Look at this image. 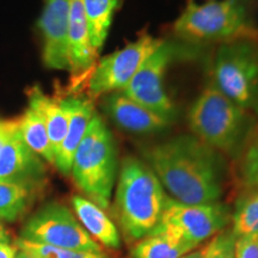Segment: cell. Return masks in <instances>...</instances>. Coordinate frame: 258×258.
<instances>
[{
    "mask_svg": "<svg viewBox=\"0 0 258 258\" xmlns=\"http://www.w3.org/2000/svg\"><path fill=\"white\" fill-rule=\"evenodd\" d=\"M46 165L22 138L18 124L0 150V179L42 185Z\"/></svg>",
    "mask_w": 258,
    "mask_h": 258,
    "instance_id": "12",
    "label": "cell"
},
{
    "mask_svg": "<svg viewBox=\"0 0 258 258\" xmlns=\"http://www.w3.org/2000/svg\"><path fill=\"white\" fill-rule=\"evenodd\" d=\"M122 0H82L86 22L89 25L90 38L97 54L104 46L115 12Z\"/></svg>",
    "mask_w": 258,
    "mask_h": 258,
    "instance_id": "19",
    "label": "cell"
},
{
    "mask_svg": "<svg viewBox=\"0 0 258 258\" xmlns=\"http://www.w3.org/2000/svg\"><path fill=\"white\" fill-rule=\"evenodd\" d=\"M60 101L67 114V129L54 165L62 175L70 176L74 153L97 112L93 103L86 97L70 96Z\"/></svg>",
    "mask_w": 258,
    "mask_h": 258,
    "instance_id": "14",
    "label": "cell"
},
{
    "mask_svg": "<svg viewBox=\"0 0 258 258\" xmlns=\"http://www.w3.org/2000/svg\"><path fill=\"white\" fill-rule=\"evenodd\" d=\"M231 221V230L237 238L258 235V191L251 190L238 200Z\"/></svg>",
    "mask_w": 258,
    "mask_h": 258,
    "instance_id": "22",
    "label": "cell"
},
{
    "mask_svg": "<svg viewBox=\"0 0 258 258\" xmlns=\"http://www.w3.org/2000/svg\"><path fill=\"white\" fill-rule=\"evenodd\" d=\"M18 120L12 121V120H2L0 118V150H2L4 144L8 140L9 135L11 134V132L17 127Z\"/></svg>",
    "mask_w": 258,
    "mask_h": 258,
    "instance_id": "27",
    "label": "cell"
},
{
    "mask_svg": "<svg viewBox=\"0 0 258 258\" xmlns=\"http://www.w3.org/2000/svg\"><path fill=\"white\" fill-rule=\"evenodd\" d=\"M21 239L64 250L103 252L66 206L48 202L31 215L21 231Z\"/></svg>",
    "mask_w": 258,
    "mask_h": 258,
    "instance_id": "8",
    "label": "cell"
},
{
    "mask_svg": "<svg viewBox=\"0 0 258 258\" xmlns=\"http://www.w3.org/2000/svg\"><path fill=\"white\" fill-rule=\"evenodd\" d=\"M254 117L209 84L194 101L188 122L192 135L213 150L238 157L251 139Z\"/></svg>",
    "mask_w": 258,
    "mask_h": 258,
    "instance_id": "4",
    "label": "cell"
},
{
    "mask_svg": "<svg viewBox=\"0 0 258 258\" xmlns=\"http://www.w3.org/2000/svg\"><path fill=\"white\" fill-rule=\"evenodd\" d=\"M201 256H202L201 250H198V251H191V252L186 253L185 256H183L180 258H201Z\"/></svg>",
    "mask_w": 258,
    "mask_h": 258,
    "instance_id": "30",
    "label": "cell"
},
{
    "mask_svg": "<svg viewBox=\"0 0 258 258\" xmlns=\"http://www.w3.org/2000/svg\"><path fill=\"white\" fill-rule=\"evenodd\" d=\"M167 195L143 160L124 158L118 172L115 208L125 241L137 243L159 224Z\"/></svg>",
    "mask_w": 258,
    "mask_h": 258,
    "instance_id": "2",
    "label": "cell"
},
{
    "mask_svg": "<svg viewBox=\"0 0 258 258\" xmlns=\"http://www.w3.org/2000/svg\"><path fill=\"white\" fill-rule=\"evenodd\" d=\"M144 161L176 201L218 202L224 192L226 165L221 153L195 135L183 134L141 151Z\"/></svg>",
    "mask_w": 258,
    "mask_h": 258,
    "instance_id": "1",
    "label": "cell"
},
{
    "mask_svg": "<svg viewBox=\"0 0 258 258\" xmlns=\"http://www.w3.org/2000/svg\"><path fill=\"white\" fill-rule=\"evenodd\" d=\"M18 249L8 244H0V258H15Z\"/></svg>",
    "mask_w": 258,
    "mask_h": 258,
    "instance_id": "28",
    "label": "cell"
},
{
    "mask_svg": "<svg viewBox=\"0 0 258 258\" xmlns=\"http://www.w3.org/2000/svg\"><path fill=\"white\" fill-rule=\"evenodd\" d=\"M69 51L71 73L79 77L91 72L98 54L92 47L82 0H71Z\"/></svg>",
    "mask_w": 258,
    "mask_h": 258,
    "instance_id": "15",
    "label": "cell"
},
{
    "mask_svg": "<svg viewBox=\"0 0 258 258\" xmlns=\"http://www.w3.org/2000/svg\"><path fill=\"white\" fill-rule=\"evenodd\" d=\"M237 237L230 230H222L201 250V258H235Z\"/></svg>",
    "mask_w": 258,
    "mask_h": 258,
    "instance_id": "24",
    "label": "cell"
},
{
    "mask_svg": "<svg viewBox=\"0 0 258 258\" xmlns=\"http://www.w3.org/2000/svg\"><path fill=\"white\" fill-rule=\"evenodd\" d=\"M195 247L196 245L175 235L153 231L138 240L131 253L133 258H180Z\"/></svg>",
    "mask_w": 258,
    "mask_h": 258,
    "instance_id": "18",
    "label": "cell"
},
{
    "mask_svg": "<svg viewBox=\"0 0 258 258\" xmlns=\"http://www.w3.org/2000/svg\"><path fill=\"white\" fill-rule=\"evenodd\" d=\"M29 106L41 115L49 134L54 154L59 152L67 129V114L60 99L51 98L42 91L40 86L29 90Z\"/></svg>",
    "mask_w": 258,
    "mask_h": 258,
    "instance_id": "17",
    "label": "cell"
},
{
    "mask_svg": "<svg viewBox=\"0 0 258 258\" xmlns=\"http://www.w3.org/2000/svg\"><path fill=\"white\" fill-rule=\"evenodd\" d=\"M103 110L118 127L137 134L157 133L171 124L122 91L103 96Z\"/></svg>",
    "mask_w": 258,
    "mask_h": 258,
    "instance_id": "13",
    "label": "cell"
},
{
    "mask_svg": "<svg viewBox=\"0 0 258 258\" xmlns=\"http://www.w3.org/2000/svg\"><path fill=\"white\" fill-rule=\"evenodd\" d=\"M71 202L79 222L97 243L99 241L112 250L120 249V233L111 219L104 213V209L80 195H73Z\"/></svg>",
    "mask_w": 258,
    "mask_h": 258,
    "instance_id": "16",
    "label": "cell"
},
{
    "mask_svg": "<svg viewBox=\"0 0 258 258\" xmlns=\"http://www.w3.org/2000/svg\"><path fill=\"white\" fill-rule=\"evenodd\" d=\"M235 258H258V235L237 238Z\"/></svg>",
    "mask_w": 258,
    "mask_h": 258,
    "instance_id": "26",
    "label": "cell"
},
{
    "mask_svg": "<svg viewBox=\"0 0 258 258\" xmlns=\"http://www.w3.org/2000/svg\"><path fill=\"white\" fill-rule=\"evenodd\" d=\"M117 173L115 138L101 116L96 114L74 153L70 176L86 199L102 209H108Z\"/></svg>",
    "mask_w": 258,
    "mask_h": 258,
    "instance_id": "5",
    "label": "cell"
},
{
    "mask_svg": "<svg viewBox=\"0 0 258 258\" xmlns=\"http://www.w3.org/2000/svg\"><path fill=\"white\" fill-rule=\"evenodd\" d=\"M12 241L11 234L9 233L8 230L4 227V225L0 222V244H8L10 245Z\"/></svg>",
    "mask_w": 258,
    "mask_h": 258,
    "instance_id": "29",
    "label": "cell"
},
{
    "mask_svg": "<svg viewBox=\"0 0 258 258\" xmlns=\"http://www.w3.org/2000/svg\"><path fill=\"white\" fill-rule=\"evenodd\" d=\"M18 129L25 144L37 156L43 158L49 164H55V154L51 146L47 127L41 115L36 110L28 106L27 110L18 120Z\"/></svg>",
    "mask_w": 258,
    "mask_h": 258,
    "instance_id": "21",
    "label": "cell"
},
{
    "mask_svg": "<svg viewBox=\"0 0 258 258\" xmlns=\"http://www.w3.org/2000/svg\"><path fill=\"white\" fill-rule=\"evenodd\" d=\"M198 53V44L179 38L163 40L122 92L172 123L177 117V109L167 95L164 79L173 63L195 57Z\"/></svg>",
    "mask_w": 258,
    "mask_h": 258,
    "instance_id": "6",
    "label": "cell"
},
{
    "mask_svg": "<svg viewBox=\"0 0 258 258\" xmlns=\"http://www.w3.org/2000/svg\"><path fill=\"white\" fill-rule=\"evenodd\" d=\"M231 219L230 208L219 201L189 205L167 196L159 224L153 231L165 232L198 246L225 230Z\"/></svg>",
    "mask_w": 258,
    "mask_h": 258,
    "instance_id": "9",
    "label": "cell"
},
{
    "mask_svg": "<svg viewBox=\"0 0 258 258\" xmlns=\"http://www.w3.org/2000/svg\"><path fill=\"white\" fill-rule=\"evenodd\" d=\"M213 85L244 110L258 116V41L222 43L213 60Z\"/></svg>",
    "mask_w": 258,
    "mask_h": 258,
    "instance_id": "7",
    "label": "cell"
},
{
    "mask_svg": "<svg viewBox=\"0 0 258 258\" xmlns=\"http://www.w3.org/2000/svg\"><path fill=\"white\" fill-rule=\"evenodd\" d=\"M71 0H44L38 19L42 59L48 69L70 71L69 25Z\"/></svg>",
    "mask_w": 258,
    "mask_h": 258,
    "instance_id": "11",
    "label": "cell"
},
{
    "mask_svg": "<svg viewBox=\"0 0 258 258\" xmlns=\"http://www.w3.org/2000/svg\"><path fill=\"white\" fill-rule=\"evenodd\" d=\"M15 258H34V257H31L30 254H28L27 252H24V251L18 250L17 253H16V257Z\"/></svg>",
    "mask_w": 258,
    "mask_h": 258,
    "instance_id": "31",
    "label": "cell"
},
{
    "mask_svg": "<svg viewBox=\"0 0 258 258\" xmlns=\"http://www.w3.org/2000/svg\"><path fill=\"white\" fill-rule=\"evenodd\" d=\"M173 32L177 38L192 44L244 38L258 41L252 0H186L173 23Z\"/></svg>",
    "mask_w": 258,
    "mask_h": 258,
    "instance_id": "3",
    "label": "cell"
},
{
    "mask_svg": "<svg viewBox=\"0 0 258 258\" xmlns=\"http://www.w3.org/2000/svg\"><path fill=\"white\" fill-rule=\"evenodd\" d=\"M42 185L0 179V221L12 222L24 214Z\"/></svg>",
    "mask_w": 258,
    "mask_h": 258,
    "instance_id": "20",
    "label": "cell"
},
{
    "mask_svg": "<svg viewBox=\"0 0 258 258\" xmlns=\"http://www.w3.org/2000/svg\"><path fill=\"white\" fill-rule=\"evenodd\" d=\"M15 246L34 258H109L104 252H83V251L64 250L50 245L31 243L23 239L16 240Z\"/></svg>",
    "mask_w": 258,
    "mask_h": 258,
    "instance_id": "23",
    "label": "cell"
},
{
    "mask_svg": "<svg viewBox=\"0 0 258 258\" xmlns=\"http://www.w3.org/2000/svg\"><path fill=\"white\" fill-rule=\"evenodd\" d=\"M161 41V38L145 34L121 49L97 61L88 78L89 95L97 98L111 92L122 91Z\"/></svg>",
    "mask_w": 258,
    "mask_h": 258,
    "instance_id": "10",
    "label": "cell"
},
{
    "mask_svg": "<svg viewBox=\"0 0 258 258\" xmlns=\"http://www.w3.org/2000/svg\"><path fill=\"white\" fill-rule=\"evenodd\" d=\"M241 178L247 188L258 191V131L247 143L241 164Z\"/></svg>",
    "mask_w": 258,
    "mask_h": 258,
    "instance_id": "25",
    "label": "cell"
}]
</instances>
